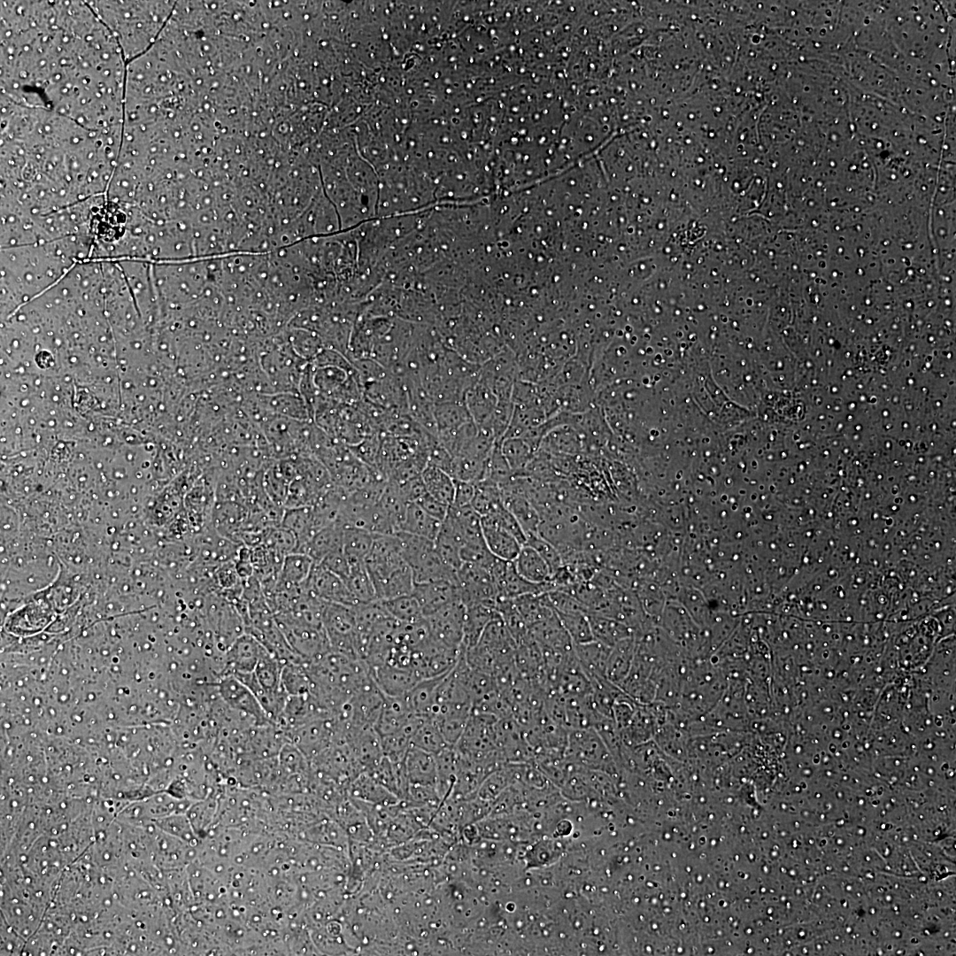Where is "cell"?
Returning <instances> with one entry per match:
<instances>
[{"label": "cell", "mask_w": 956, "mask_h": 956, "mask_svg": "<svg viewBox=\"0 0 956 956\" xmlns=\"http://www.w3.org/2000/svg\"><path fill=\"white\" fill-rule=\"evenodd\" d=\"M126 66L117 40L101 20L55 14L3 42L1 88L15 104L96 128L123 115Z\"/></svg>", "instance_id": "cell-1"}, {"label": "cell", "mask_w": 956, "mask_h": 956, "mask_svg": "<svg viewBox=\"0 0 956 956\" xmlns=\"http://www.w3.org/2000/svg\"><path fill=\"white\" fill-rule=\"evenodd\" d=\"M1 289L4 300L33 298L57 284L77 263L65 237L50 242L2 248Z\"/></svg>", "instance_id": "cell-2"}, {"label": "cell", "mask_w": 956, "mask_h": 956, "mask_svg": "<svg viewBox=\"0 0 956 956\" xmlns=\"http://www.w3.org/2000/svg\"><path fill=\"white\" fill-rule=\"evenodd\" d=\"M89 4L116 38L126 60L132 61L156 42L173 5L151 1H93Z\"/></svg>", "instance_id": "cell-3"}, {"label": "cell", "mask_w": 956, "mask_h": 956, "mask_svg": "<svg viewBox=\"0 0 956 956\" xmlns=\"http://www.w3.org/2000/svg\"><path fill=\"white\" fill-rule=\"evenodd\" d=\"M400 553L412 570L414 583L448 581L459 584L458 570L445 564L434 541L405 533H396Z\"/></svg>", "instance_id": "cell-4"}, {"label": "cell", "mask_w": 956, "mask_h": 956, "mask_svg": "<svg viewBox=\"0 0 956 956\" xmlns=\"http://www.w3.org/2000/svg\"><path fill=\"white\" fill-rule=\"evenodd\" d=\"M322 625L331 651L359 659L356 647V618L353 606L325 602Z\"/></svg>", "instance_id": "cell-5"}, {"label": "cell", "mask_w": 956, "mask_h": 956, "mask_svg": "<svg viewBox=\"0 0 956 956\" xmlns=\"http://www.w3.org/2000/svg\"><path fill=\"white\" fill-rule=\"evenodd\" d=\"M465 614L466 606L458 600L425 617L433 640L449 648H460Z\"/></svg>", "instance_id": "cell-6"}, {"label": "cell", "mask_w": 956, "mask_h": 956, "mask_svg": "<svg viewBox=\"0 0 956 956\" xmlns=\"http://www.w3.org/2000/svg\"><path fill=\"white\" fill-rule=\"evenodd\" d=\"M220 698L227 705L251 717L258 725L272 723L251 690L234 675H224L217 682Z\"/></svg>", "instance_id": "cell-7"}, {"label": "cell", "mask_w": 956, "mask_h": 956, "mask_svg": "<svg viewBox=\"0 0 956 956\" xmlns=\"http://www.w3.org/2000/svg\"><path fill=\"white\" fill-rule=\"evenodd\" d=\"M266 651H268L252 635L243 634L224 653L220 677L252 673Z\"/></svg>", "instance_id": "cell-8"}, {"label": "cell", "mask_w": 956, "mask_h": 956, "mask_svg": "<svg viewBox=\"0 0 956 956\" xmlns=\"http://www.w3.org/2000/svg\"><path fill=\"white\" fill-rule=\"evenodd\" d=\"M305 589L318 598L349 606L358 605L345 582L319 563H314Z\"/></svg>", "instance_id": "cell-9"}, {"label": "cell", "mask_w": 956, "mask_h": 956, "mask_svg": "<svg viewBox=\"0 0 956 956\" xmlns=\"http://www.w3.org/2000/svg\"><path fill=\"white\" fill-rule=\"evenodd\" d=\"M314 563L309 555L303 552L287 554L281 561L276 582L275 589L278 594L292 598L303 591V585L307 581Z\"/></svg>", "instance_id": "cell-10"}, {"label": "cell", "mask_w": 956, "mask_h": 956, "mask_svg": "<svg viewBox=\"0 0 956 956\" xmlns=\"http://www.w3.org/2000/svg\"><path fill=\"white\" fill-rule=\"evenodd\" d=\"M412 594L419 601L424 617L451 602L461 601L459 584L448 581L414 583Z\"/></svg>", "instance_id": "cell-11"}, {"label": "cell", "mask_w": 956, "mask_h": 956, "mask_svg": "<svg viewBox=\"0 0 956 956\" xmlns=\"http://www.w3.org/2000/svg\"><path fill=\"white\" fill-rule=\"evenodd\" d=\"M280 526L295 536L297 539L295 551H299L320 529L327 525L318 516L312 505H305L286 508L282 513Z\"/></svg>", "instance_id": "cell-12"}, {"label": "cell", "mask_w": 956, "mask_h": 956, "mask_svg": "<svg viewBox=\"0 0 956 956\" xmlns=\"http://www.w3.org/2000/svg\"><path fill=\"white\" fill-rule=\"evenodd\" d=\"M248 517L244 505L235 501H216L212 512V522L216 533L235 544L241 541Z\"/></svg>", "instance_id": "cell-13"}, {"label": "cell", "mask_w": 956, "mask_h": 956, "mask_svg": "<svg viewBox=\"0 0 956 956\" xmlns=\"http://www.w3.org/2000/svg\"><path fill=\"white\" fill-rule=\"evenodd\" d=\"M384 696H404L421 679L412 668L382 664L369 670Z\"/></svg>", "instance_id": "cell-14"}, {"label": "cell", "mask_w": 956, "mask_h": 956, "mask_svg": "<svg viewBox=\"0 0 956 956\" xmlns=\"http://www.w3.org/2000/svg\"><path fill=\"white\" fill-rule=\"evenodd\" d=\"M403 761L409 784L436 788L437 769L435 754L411 745Z\"/></svg>", "instance_id": "cell-15"}, {"label": "cell", "mask_w": 956, "mask_h": 956, "mask_svg": "<svg viewBox=\"0 0 956 956\" xmlns=\"http://www.w3.org/2000/svg\"><path fill=\"white\" fill-rule=\"evenodd\" d=\"M413 716L405 696H384L382 708L374 728L380 736H383L404 729Z\"/></svg>", "instance_id": "cell-16"}, {"label": "cell", "mask_w": 956, "mask_h": 956, "mask_svg": "<svg viewBox=\"0 0 956 956\" xmlns=\"http://www.w3.org/2000/svg\"><path fill=\"white\" fill-rule=\"evenodd\" d=\"M498 399L480 379L465 394L464 403L477 427H486L497 407Z\"/></svg>", "instance_id": "cell-17"}, {"label": "cell", "mask_w": 956, "mask_h": 956, "mask_svg": "<svg viewBox=\"0 0 956 956\" xmlns=\"http://www.w3.org/2000/svg\"><path fill=\"white\" fill-rule=\"evenodd\" d=\"M481 518L483 538L490 551L497 559L513 561L522 544L512 534L497 526L488 517Z\"/></svg>", "instance_id": "cell-18"}, {"label": "cell", "mask_w": 956, "mask_h": 956, "mask_svg": "<svg viewBox=\"0 0 956 956\" xmlns=\"http://www.w3.org/2000/svg\"><path fill=\"white\" fill-rule=\"evenodd\" d=\"M528 634L542 648L561 652H567L574 649L573 642L561 625L557 613L530 626Z\"/></svg>", "instance_id": "cell-19"}, {"label": "cell", "mask_w": 956, "mask_h": 956, "mask_svg": "<svg viewBox=\"0 0 956 956\" xmlns=\"http://www.w3.org/2000/svg\"><path fill=\"white\" fill-rule=\"evenodd\" d=\"M445 675L422 679L404 695L411 712L414 715L424 719L432 718L436 705V691Z\"/></svg>", "instance_id": "cell-20"}, {"label": "cell", "mask_w": 956, "mask_h": 956, "mask_svg": "<svg viewBox=\"0 0 956 956\" xmlns=\"http://www.w3.org/2000/svg\"><path fill=\"white\" fill-rule=\"evenodd\" d=\"M611 648L597 640L574 644L575 655L590 682L605 677V667Z\"/></svg>", "instance_id": "cell-21"}, {"label": "cell", "mask_w": 956, "mask_h": 956, "mask_svg": "<svg viewBox=\"0 0 956 956\" xmlns=\"http://www.w3.org/2000/svg\"><path fill=\"white\" fill-rule=\"evenodd\" d=\"M343 526L338 521L320 529L299 551L320 563L328 554L343 548Z\"/></svg>", "instance_id": "cell-22"}, {"label": "cell", "mask_w": 956, "mask_h": 956, "mask_svg": "<svg viewBox=\"0 0 956 956\" xmlns=\"http://www.w3.org/2000/svg\"><path fill=\"white\" fill-rule=\"evenodd\" d=\"M513 563L517 573L531 582L544 583L551 582L552 574L550 567L539 553L528 544L521 546Z\"/></svg>", "instance_id": "cell-23"}, {"label": "cell", "mask_w": 956, "mask_h": 956, "mask_svg": "<svg viewBox=\"0 0 956 956\" xmlns=\"http://www.w3.org/2000/svg\"><path fill=\"white\" fill-rule=\"evenodd\" d=\"M635 643L632 638H625L611 648L605 667V677L620 687L628 676L635 656Z\"/></svg>", "instance_id": "cell-24"}, {"label": "cell", "mask_w": 956, "mask_h": 956, "mask_svg": "<svg viewBox=\"0 0 956 956\" xmlns=\"http://www.w3.org/2000/svg\"><path fill=\"white\" fill-rule=\"evenodd\" d=\"M497 613L495 607L485 604H477L466 607L464 634L461 644L466 650L476 645L487 624Z\"/></svg>", "instance_id": "cell-25"}, {"label": "cell", "mask_w": 956, "mask_h": 956, "mask_svg": "<svg viewBox=\"0 0 956 956\" xmlns=\"http://www.w3.org/2000/svg\"><path fill=\"white\" fill-rule=\"evenodd\" d=\"M503 504L516 518L526 536L537 534L541 523L538 511L525 497L501 490Z\"/></svg>", "instance_id": "cell-26"}, {"label": "cell", "mask_w": 956, "mask_h": 956, "mask_svg": "<svg viewBox=\"0 0 956 956\" xmlns=\"http://www.w3.org/2000/svg\"><path fill=\"white\" fill-rule=\"evenodd\" d=\"M420 476L428 494L448 505L452 504L455 485L451 474L428 462Z\"/></svg>", "instance_id": "cell-27"}, {"label": "cell", "mask_w": 956, "mask_h": 956, "mask_svg": "<svg viewBox=\"0 0 956 956\" xmlns=\"http://www.w3.org/2000/svg\"><path fill=\"white\" fill-rule=\"evenodd\" d=\"M441 524L442 521L427 513L419 505L409 503L400 531L435 541Z\"/></svg>", "instance_id": "cell-28"}, {"label": "cell", "mask_w": 956, "mask_h": 956, "mask_svg": "<svg viewBox=\"0 0 956 956\" xmlns=\"http://www.w3.org/2000/svg\"><path fill=\"white\" fill-rule=\"evenodd\" d=\"M513 599L528 628L551 618L556 613L551 605L547 592L520 595Z\"/></svg>", "instance_id": "cell-29"}, {"label": "cell", "mask_w": 956, "mask_h": 956, "mask_svg": "<svg viewBox=\"0 0 956 956\" xmlns=\"http://www.w3.org/2000/svg\"><path fill=\"white\" fill-rule=\"evenodd\" d=\"M587 615L594 640L613 647L620 641L630 637L628 628L622 622L594 613H588Z\"/></svg>", "instance_id": "cell-30"}, {"label": "cell", "mask_w": 956, "mask_h": 956, "mask_svg": "<svg viewBox=\"0 0 956 956\" xmlns=\"http://www.w3.org/2000/svg\"><path fill=\"white\" fill-rule=\"evenodd\" d=\"M373 542V533L358 528L343 527V551L350 567L365 562Z\"/></svg>", "instance_id": "cell-31"}, {"label": "cell", "mask_w": 956, "mask_h": 956, "mask_svg": "<svg viewBox=\"0 0 956 956\" xmlns=\"http://www.w3.org/2000/svg\"><path fill=\"white\" fill-rule=\"evenodd\" d=\"M434 416L437 432L456 429L472 420L466 406L462 401L435 403Z\"/></svg>", "instance_id": "cell-32"}, {"label": "cell", "mask_w": 956, "mask_h": 956, "mask_svg": "<svg viewBox=\"0 0 956 956\" xmlns=\"http://www.w3.org/2000/svg\"><path fill=\"white\" fill-rule=\"evenodd\" d=\"M219 801L217 795L195 800L188 808L186 814L198 837H203L212 824L217 815Z\"/></svg>", "instance_id": "cell-33"}, {"label": "cell", "mask_w": 956, "mask_h": 956, "mask_svg": "<svg viewBox=\"0 0 956 956\" xmlns=\"http://www.w3.org/2000/svg\"><path fill=\"white\" fill-rule=\"evenodd\" d=\"M380 602L389 615L401 623H413L425 618L419 601L412 593Z\"/></svg>", "instance_id": "cell-34"}, {"label": "cell", "mask_w": 956, "mask_h": 956, "mask_svg": "<svg viewBox=\"0 0 956 956\" xmlns=\"http://www.w3.org/2000/svg\"><path fill=\"white\" fill-rule=\"evenodd\" d=\"M344 582L358 604L377 600L374 585L365 562L351 566L350 574Z\"/></svg>", "instance_id": "cell-35"}, {"label": "cell", "mask_w": 956, "mask_h": 956, "mask_svg": "<svg viewBox=\"0 0 956 956\" xmlns=\"http://www.w3.org/2000/svg\"><path fill=\"white\" fill-rule=\"evenodd\" d=\"M412 745L432 754H437L451 746L443 738L438 727L432 719H425L412 737Z\"/></svg>", "instance_id": "cell-36"}, {"label": "cell", "mask_w": 956, "mask_h": 956, "mask_svg": "<svg viewBox=\"0 0 956 956\" xmlns=\"http://www.w3.org/2000/svg\"><path fill=\"white\" fill-rule=\"evenodd\" d=\"M163 831L184 841L195 847L198 843L196 835L186 813H173L154 821Z\"/></svg>", "instance_id": "cell-37"}, {"label": "cell", "mask_w": 956, "mask_h": 956, "mask_svg": "<svg viewBox=\"0 0 956 956\" xmlns=\"http://www.w3.org/2000/svg\"><path fill=\"white\" fill-rule=\"evenodd\" d=\"M314 367L315 370L312 373L313 384L317 390L326 394L337 392L351 374V373L337 366Z\"/></svg>", "instance_id": "cell-38"}, {"label": "cell", "mask_w": 956, "mask_h": 956, "mask_svg": "<svg viewBox=\"0 0 956 956\" xmlns=\"http://www.w3.org/2000/svg\"><path fill=\"white\" fill-rule=\"evenodd\" d=\"M556 613L573 644H584L594 640L587 613Z\"/></svg>", "instance_id": "cell-39"}, {"label": "cell", "mask_w": 956, "mask_h": 956, "mask_svg": "<svg viewBox=\"0 0 956 956\" xmlns=\"http://www.w3.org/2000/svg\"><path fill=\"white\" fill-rule=\"evenodd\" d=\"M499 445L513 473L524 468L531 459L533 447L527 441L508 437L499 442Z\"/></svg>", "instance_id": "cell-40"}, {"label": "cell", "mask_w": 956, "mask_h": 956, "mask_svg": "<svg viewBox=\"0 0 956 956\" xmlns=\"http://www.w3.org/2000/svg\"><path fill=\"white\" fill-rule=\"evenodd\" d=\"M526 544L539 553L550 567L552 574L563 566V559L557 547L538 533L528 535Z\"/></svg>", "instance_id": "cell-41"}, {"label": "cell", "mask_w": 956, "mask_h": 956, "mask_svg": "<svg viewBox=\"0 0 956 956\" xmlns=\"http://www.w3.org/2000/svg\"><path fill=\"white\" fill-rule=\"evenodd\" d=\"M460 557L463 562L482 567L488 571L497 559L490 551L484 540L464 544L460 549Z\"/></svg>", "instance_id": "cell-42"}, {"label": "cell", "mask_w": 956, "mask_h": 956, "mask_svg": "<svg viewBox=\"0 0 956 956\" xmlns=\"http://www.w3.org/2000/svg\"><path fill=\"white\" fill-rule=\"evenodd\" d=\"M547 594L552 608L558 613H588L585 605L568 591L556 588Z\"/></svg>", "instance_id": "cell-43"}, {"label": "cell", "mask_w": 956, "mask_h": 956, "mask_svg": "<svg viewBox=\"0 0 956 956\" xmlns=\"http://www.w3.org/2000/svg\"><path fill=\"white\" fill-rule=\"evenodd\" d=\"M319 564L343 581L350 574L351 567L343 548L328 554Z\"/></svg>", "instance_id": "cell-44"}, {"label": "cell", "mask_w": 956, "mask_h": 956, "mask_svg": "<svg viewBox=\"0 0 956 956\" xmlns=\"http://www.w3.org/2000/svg\"><path fill=\"white\" fill-rule=\"evenodd\" d=\"M396 485L407 503H414L427 493L420 475Z\"/></svg>", "instance_id": "cell-45"}, {"label": "cell", "mask_w": 956, "mask_h": 956, "mask_svg": "<svg viewBox=\"0 0 956 956\" xmlns=\"http://www.w3.org/2000/svg\"><path fill=\"white\" fill-rule=\"evenodd\" d=\"M414 503L419 505L427 513L440 521H443L445 519L450 506L436 499L428 493L423 495Z\"/></svg>", "instance_id": "cell-46"}, {"label": "cell", "mask_w": 956, "mask_h": 956, "mask_svg": "<svg viewBox=\"0 0 956 956\" xmlns=\"http://www.w3.org/2000/svg\"><path fill=\"white\" fill-rule=\"evenodd\" d=\"M454 497L451 505L462 507L471 505L475 493V484L472 482L454 480Z\"/></svg>", "instance_id": "cell-47"}]
</instances>
